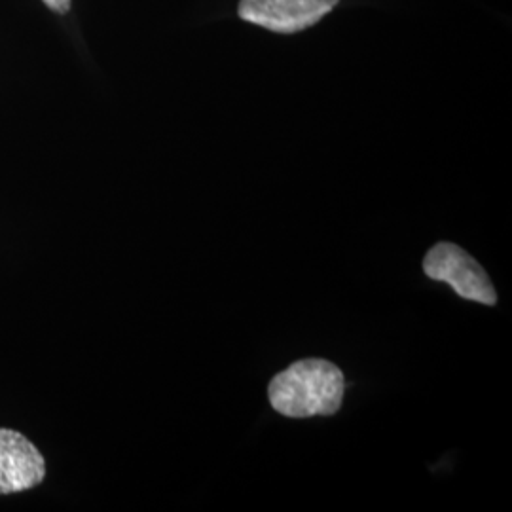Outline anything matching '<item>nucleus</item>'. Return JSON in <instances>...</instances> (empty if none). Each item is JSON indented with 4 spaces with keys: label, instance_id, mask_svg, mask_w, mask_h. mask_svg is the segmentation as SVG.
<instances>
[{
    "label": "nucleus",
    "instance_id": "nucleus-5",
    "mask_svg": "<svg viewBox=\"0 0 512 512\" xmlns=\"http://www.w3.org/2000/svg\"><path fill=\"white\" fill-rule=\"evenodd\" d=\"M50 10L57 14H67L71 10V0H42Z\"/></svg>",
    "mask_w": 512,
    "mask_h": 512
},
{
    "label": "nucleus",
    "instance_id": "nucleus-4",
    "mask_svg": "<svg viewBox=\"0 0 512 512\" xmlns=\"http://www.w3.org/2000/svg\"><path fill=\"white\" fill-rule=\"evenodd\" d=\"M44 478L46 459L37 446L19 431L0 427V495L31 490Z\"/></svg>",
    "mask_w": 512,
    "mask_h": 512
},
{
    "label": "nucleus",
    "instance_id": "nucleus-2",
    "mask_svg": "<svg viewBox=\"0 0 512 512\" xmlns=\"http://www.w3.org/2000/svg\"><path fill=\"white\" fill-rule=\"evenodd\" d=\"M423 272L433 281L448 283L465 300L486 306L497 302V293L486 270L454 243H437L425 255Z\"/></svg>",
    "mask_w": 512,
    "mask_h": 512
},
{
    "label": "nucleus",
    "instance_id": "nucleus-1",
    "mask_svg": "<svg viewBox=\"0 0 512 512\" xmlns=\"http://www.w3.org/2000/svg\"><path fill=\"white\" fill-rule=\"evenodd\" d=\"M344 374L325 359H304L279 372L268 387L275 412L285 418L332 416L344 399Z\"/></svg>",
    "mask_w": 512,
    "mask_h": 512
},
{
    "label": "nucleus",
    "instance_id": "nucleus-3",
    "mask_svg": "<svg viewBox=\"0 0 512 512\" xmlns=\"http://www.w3.org/2000/svg\"><path fill=\"white\" fill-rule=\"evenodd\" d=\"M340 0H241L239 18L268 31L293 35L319 23Z\"/></svg>",
    "mask_w": 512,
    "mask_h": 512
}]
</instances>
